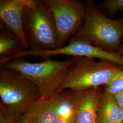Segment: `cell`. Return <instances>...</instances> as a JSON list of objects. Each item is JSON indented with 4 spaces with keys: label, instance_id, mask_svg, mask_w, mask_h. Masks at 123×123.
<instances>
[{
    "label": "cell",
    "instance_id": "cell-1",
    "mask_svg": "<svg viewBox=\"0 0 123 123\" xmlns=\"http://www.w3.org/2000/svg\"><path fill=\"white\" fill-rule=\"evenodd\" d=\"M72 63V57L62 61L49 58L40 62H30L19 57L0 68L18 72L38 88L41 98H48L56 93Z\"/></svg>",
    "mask_w": 123,
    "mask_h": 123
},
{
    "label": "cell",
    "instance_id": "cell-2",
    "mask_svg": "<svg viewBox=\"0 0 123 123\" xmlns=\"http://www.w3.org/2000/svg\"><path fill=\"white\" fill-rule=\"evenodd\" d=\"M66 77L55 94L66 90L82 91L99 88L109 83L123 67L112 62L74 57Z\"/></svg>",
    "mask_w": 123,
    "mask_h": 123
},
{
    "label": "cell",
    "instance_id": "cell-3",
    "mask_svg": "<svg viewBox=\"0 0 123 123\" xmlns=\"http://www.w3.org/2000/svg\"><path fill=\"white\" fill-rule=\"evenodd\" d=\"M41 98L38 88L18 72L0 68V112L15 123Z\"/></svg>",
    "mask_w": 123,
    "mask_h": 123
},
{
    "label": "cell",
    "instance_id": "cell-4",
    "mask_svg": "<svg viewBox=\"0 0 123 123\" xmlns=\"http://www.w3.org/2000/svg\"><path fill=\"white\" fill-rule=\"evenodd\" d=\"M86 2L85 21L75 35L84 37L106 51L119 53L123 37V18H108L98 9L93 0Z\"/></svg>",
    "mask_w": 123,
    "mask_h": 123
},
{
    "label": "cell",
    "instance_id": "cell-5",
    "mask_svg": "<svg viewBox=\"0 0 123 123\" xmlns=\"http://www.w3.org/2000/svg\"><path fill=\"white\" fill-rule=\"evenodd\" d=\"M23 28L29 47L34 50L59 48L58 36L52 14L42 0L26 7Z\"/></svg>",
    "mask_w": 123,
    "mask_h": 123
},
{
    "label": "cell",
    "instance_id": "cell-6",
    "mask_svg": "<svg viewBox=\"0 0 123 123\" xmlns=\"http://www.w3.org/2000/svg\"><path fill=\"white\" fill-rule=\"evenodd\" d=\"M52 14L57 31L59 48L83 26L87 2L80 0H43Z\"/></svg>",
    "mask_w": 123,
    "mask_h": 123
},
{
    "label": "cell",
    "instance_id": "cell-7",
    "mask_svg": "<svg viewBox=\"0 0 123 123\" xmlns=\"http://www.w3.org/2000/svg\"><path fill=\"white\" fill-rule=\"evenodd\" d=\"M57 55L98 58L100 60L112 62L123 67V57L119 53L106 51L91 43L84 37L75 35L72 37L68 44L63 47L53 50H23L7 59L6 62L17 58L26 56L41 57L46 59Z\"/></svg>",
    "mask_w": 123,
    "mask_h": 123
},
{
    "label": "cell",
    "instance_id": "cell-8",
    "mask_svg": "<svg viewBox=\"0 0 123 123\" xmlns=\"http://www.w3.org/2000/svg\"><path fill=\"white\" fill-rule=\"evenodd\" d=\"M66 95L65 90L48 98H40L15 123H56Z\"/></svg>",
    "mask_w": 123,
    "mask_h": 123
},
{
    "label": "cell",
    "instance_id": "cell-9",
    "mask_svg": "<svg viewBox=\"0 0 123 123\" xmlns=\"http://www.w3.org/2000/svg\"><path fill=\"white\" fill-rule=\"evenodd\" d=\"M35 0H0V19L6 29L20 40L24 50L30 49L23 28V15L26 7Z\"/></svg>",
    "mask_w": 123,
    "mask_h": 123
},
{
    "label": "cell",
    "instance_id": "cell-10",
    "mask_svg": "<svg viewBox=\"0 0 123 123\" xmlns=\"http://www.w3.org/2000/svg\"><path fill=\"white\" fill-rule=\"evenodd\" d=\"M98 88L76 91V123H97L98 106L102 93Z\"/></svg>",
    "mask_w": 123,
    "mask_h": 123
},
{
    "label": "cell",
    "instance_id": "cell-11",
    "mask_svg": "<svg viewBox=\"0 0 123 123\" xmlns=\"http://www.w3.org/2000/svg\"><path fill=\"white\" fill-rule=\"evenodd\" d=\"M123 122V109L114 96L104 92L102 93L97 112V123Z\"/></svg>",
    "mask_w": 123,
    "mask_h": 123
},
{
    "label": "cell",
    "instance_id": "cell-12",
    "mask_svg": "<svg viewBox=\"0 0 123 123\" xmlns=\"http://www.w3.org/2000/svg\"><path fill=\"white\" fill-rule=\"evenodd\" d=\"M22 43L11 31L5 29L0 31V66L6 60L23 50Z\"/></svg>",
    "mask_w": 123,
    "mask_h": 123
},
{
    "label": "cell",
    "instance_id": "cell-13",
    "mask_svg": "<svg viewBox=\"0 0 123 123\" xmlns=\"http://www.w3.org/2000/svg\"><path fill=\"white\" fill-rule=\"evenodd\" d=\"M96 6L107 17H113L119 12L123 13V0H105Z\"/></svg>",
    "mask_w": 123,
    "mask_h": 123
},
{
    "label": "cell",
    "instance_id": "cell-14",
    "mask_svg": "<svg viewBox=\"0 0 123 123\" xmlns=\"http://www.w3.org/2000/svg\"><path fill=\"white\" fill-rule=\"evenodd\" d=\"M105 92L113 96L123 90V70L119 72L104 86Z\"/></svg>",
    "mask_w": 123,
    "mask_h": 123
},
{
    "label": "cell",
    "instance_id": "cell-15",
    "mask_svg": "<svg viewBox=\"0 0 123 123\" xmlns=\"http://www.w3.org/2000/svg\"><path fill=\"white\" fill-rule=\"evenodd\" d=\"M116 102L123 109V90L114 96Z\"/></svg>",
    "mask_w": 123,
    "mask_h": 123
},
{
    "label": "cell",
    "instance_id": "cell-16",
    "mask_svg": "<svg viewBox=\"0 0 123 123\" xmlns=\"http://www.w3.org/2000/svg\"><path fill=\"white\" fill-rule=\"evenodd\" d=\"M0 123H15L7 116L0 112Z\"/></svg>",
    "mask_w": 123,
    "mask_h": 123
},
{
    "label": "cell",
    "instance_id": "cell-17",
    "mask_svg": "<svg viewBox=\"0 0 123 123\" xmlns=\"http://www.w3.org/2000/svg\"><path fill=\"white\" fill-rule=\"evenodd\" d=\"M119 53L120 54V55L123 57V43L121 44V47H120V49Z\"/></svg>",
    "mask_w": 123,
    "mask_h": 123
},
{
    "label": "cell",
    "instance_id": "cell-18",
    "mask_svg": "<svg viewBox=\"0 0 123 123\" xmlns=\"http://www.w3.org/2000/svg\"><path fill=\"white\" fill-rule=\"evenodd\" d=\"M123 123V122H118V123Z\"/></svg>",
    "mask_w": 123,
    "mask_h": 123
}]
</instances>
